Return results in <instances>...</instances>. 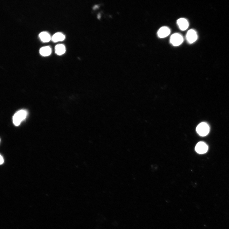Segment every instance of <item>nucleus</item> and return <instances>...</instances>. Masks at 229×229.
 I'll list each match as a JSON object with an SVG mask.
<instances>
[{"instance_id":"nucleus-8","label":"nucleus","mask_w":229,"mask_h":229,"mask_svg":"<svg viewBox=\"0 0 229 229\" xmlns=\"http://www.w3.org/2000/svg\"><path fill=\"white\" fill-rule=\"evenodd\" d=\"M65 39V36L63 34L61 33H55L52 37L51 39L53 41L57 42L59 41H62Z\"/></svg>"},{"instance_id":"nucleus-12","label":"nucleus","mask_w":229,"mask_h":229,"mask_svg":"<svg viewBox=\"0 0 229 229\" xmlns=\"http://www.w3.org/2000/svg\"><path fill=\"white\" fill-rule=\"evenodd\" d=\"M0 160H1V162H0V164H1V165H2V164L3 163L4 160L3 158V157L1 155V158H0Z\"/></svg>"},{"instance_id":"nucleus-3","label":"nucleus","mask_w":229,"mask_h":229,"mask_svg":"<svg viewBox=\"0 0 229 229\" xmlns=\"http://www.w3.org/2000/svg\"><path fill=\"white\" fill-rule=\"evenodd\" d=\"M183 41V37L179 34L175 33L173 34L170 37V43L174 46H179L182 43Z\"/></svg>"},{"instance_id":"nucleus-5","label":"nucleus","mask_w":229,"mask_h":229,"mask_svg":"<svg viewBox=\"0 0 229 229\" xmlns=\"http://www.w3.org/2000/svg\"><path fill=\"white\" fill-rule=\"evenodd\" d=\"M208 149V147L206 143L203 142H199L196 145L195 150L197 153L199 154L205 153Z\"/></svg>"},{"instance_id":"nucleus-9","label":"nucleus","mask_w":229,"mask_h":229,"mask_svg":"<svg viewBox=\"0 0 229 229\" xmlns=\"http://www.w3.org/2000/svg\"><path fill=\"white\" fill-rule=\"evenodd\" d=\"M39 37L41 41L44 42H48L51 39L49 34L46 32H42L40 33Z\"/></svg>"},{"instance_id":"nucleus-2","label":"nucleus","mask_w":229,"mask_h":229,"mask_svg":"<svg viewBox=\"0 0 229 229\" xmlns=\"http://www.w3.org/2000/svg\"><path fill=\"white\" fill-rule=\"evenodd\" d=\"M209 127L206 122H202L197 127L196 130L198 134L201 136H206L209 132Z\"/></svg>"},{"instance_id":"nucleus-11","label":"nucleus","mask_w":229,"mask_h":229,"mask_svg":"<svg viewBox=\"0 0 229 229\" xmlns=\"http://www.w3.org/2000/svg\"><path fill=\"white\" fill-rule=\"evenodd\" d=\"M51 49L49 46L42 47L39 50V53L43 56H48L51 54Z\"/></svg>"},{"instance_id":"nucleus-6","label":"nucleus","mask_w":229,"mask_h":229,"mask_svg":"<svg viewBox=\"0 0 229 229\" xmlns=\"http://www.w3.org/2000/svg\"><path fill=\"white\" fill-rule=\"evenodd\" d=\"M170 29L166 26H163L159 29L158 32V36L160 38H164L168 36L170 33Z\"/></svg>"},{"instance_id":"nucleus-10","label":"nucleus","mask_w":229,"mask_h":229,"mask_svg":"<svg viewBox=\"0 0 229 229\" xmlns=\"http://www.w3.org/2000/svg\"><path fill=\"white\" fill-rule=\"evenodd\" d=\"M66 49L64 45L63 44H57L55 47V52L58 55H62L65 53Z\"/></svg>"},{"instance_id":"nucleus-7","label":"nucleus","mask_w":229,"mask_h":229,"mask_svg":"<svg viewBox=\"0 0 229 229\" xmlns=\"http://www.w3.org/2000/svg\"><path fill=\"white\" fill-rule=\"evenodd\" d=\"M177 23L180 30L185 31L188 29L189 23L187 20L185 18H180L177 21Z\"/></svg>"},{"instance_id":"nucleus-4","label":"nucleus","mask_w":229,"mask_h":229,"mask_svg":"<svg viewBox=\"0 0 229 229\" xmlns=\"http://www.w3.org/2000/svg\"><path fill=\"white\" fill-rule=\"evenodd\" d=\"M186 38L189 43L190 44L195 41L197 39V35L196 31L193 29L189 30L186 34Z\"/></svg>"},{"instance_id":"nucleus-1","label":"nucleus","mask_w":229,"mask_h":229,"mask_svg":"<svg viewBox=\"0 0 229 229\" xmlns=\"http://www.w3.org/2000/svg\"><path fill=\"white\" fill-rule=\"evenodd\" d=\"M27 111L25 110H21L17 112L13 117V123L16 126H19L21 122L26 118Z\"/></svg>"}]
</instances>
